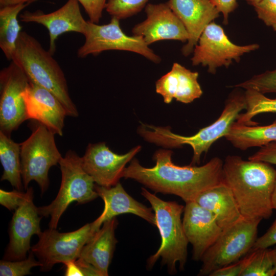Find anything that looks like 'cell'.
Wrapping results in <instances>:
<instances>
[{
  "label": "cell",
  "instance_id": "25",
  "mask_svg": "<svg viewBox=\"0 0 276 276\" xmlns=\"http://www.w3.org/2000/svg\"><path fill=\"white\" fill-rule=\"evenodd\" d=\"M31 3L6 6L0 9V48L6 58L12 60L22 27L19 13Z\"/></svg>",
  "mask_w": 276,
  "mask_h": 276
},
{
  "label": "cell",
  "instance_id": "10",
  "mask_svg": "<svg viewBox=\"0 0 276 276\" xmlns=\"http://www.w3.org/2000/svg\"><path fill=\"white\" fill-rule=\"evenodd\" d=\"M96 232L91 223L67 233L49 228L38 235V241L31 247V251L40 263V270L48 271L57 263L77 260Z\"/></svg>",
  "mask_w": 276,
  "mask_h": 276
},
{
  "label": "cell",
  "instance_id": "13",
  "mask_svg": "<svg viewBox=\"0 0 276 276\" xmlns=\"http://www.w3.org/2000/svg\"><path fill=\"white\" fill-rule=\"evenodd\" d=\"M141 149L137 146L125 154H118L104 142L89 144L81 157L82 166L97 185L111 187L119 182L126 165Z\"/></svg>",
  "mask_w": 276,
  "mask_h": 276
},
{
  "label": "cell",
  "instance_id": "28",
  "mask_svg": "<svg viewBox=\"0 0 276 276\" xmlns=\"http://www.w3.org/2000/svg\"><path fill=\"white\" fill-rule=\"evenodd\" d=\"M251 258L241 276L275 275L270 249H251Z\"/></svg>",
  "mask_w": 276,
  "mask_h": 276
},
{
  "label": "cell",
  "instance_id": "38",
  "mask_svg": "<svg viewBox=\"0 0 276 276\" xmlns=\"http://www.w3.org/2000/svg\"><path fill=\"white\" fill-rule=\"evenodd\" d=\"M275 245H276V218L267 232L257 239L251 249L268 248Z\"/></svg>",
  "mask_w": 276,
  "mask_h": 276
},
{
  "label": "cell",
  "instance_id": "19",
  "mask_svg": "<svg viewBox=\"0 0 276 276\" xmlns=\"http://www.w3.org/2000/svg\"><path fill=\"white\" fill-rule=\"evenodd\" d=\"M168 3L186 28L189 36L181 49L185 56L194 50L206 27L219 16L220 12L210 0H169Z\"/></svg>",
  "mask_w": 276,
  "mask_h": 276
},
{
  "label": "cell",
  "instance_id": "24",
  "mask_svg": "<svg viewBox=\"0 0 276 276\" xmlns=\"http://www.w3.org/2000/svg\"><path fill=\"white\" fill-rule=\"evenodd\" d=\"M224 137L235 147L242 150L261 147L276 141V120L265 126L245 125L234 122Z\"/></svg>",
  "mask_w": 276,
  "mask_h": 276
},
{
  "label": "cell",
  "instance_id": "18",
  "mask_svg": "<svg viewBox=\"0 0 276 276\" xmlns=\"http://www.w3.org/2000/svg\"><path fill=\"white\" fill-rule=\"evenodd\" d=\"M24 98L28 120L36 121L55 134L63 135L67 113L62 103L53 93L30 81L25 92Z\"/></svg>",
  "mask_w": 276,
  "mask_h": 276
},
{
  "label": "cell",
  "instance_id": "20",
  "mask_svg": "<svg viewBox=\"0 0 276 276\" xmlns=\"http://www.w3.org/2000/svg\"><path fill=\"white\" fill-rule=\"evenodd\" d=\"M95 189L104 203L102 214L91 222L96 232L100 229L104 222L123 214H134L156 226L152 208H148L133 198L119 182L111 187L95 185Z\"/></svg>",
  "mask_w": 276,
  "mask_h": 276
},
{
  "label": "cell",
  "instance_id": "5",
  "mask_svg": "<svg viewBox=\"0 0 276 276\" xmlns=\"http://www.w3.org/2000/svg\"><path fill=\"white\" fill-rule=\"evenodd\" d=\"M141 194L149 202L154 212L156 226L161 236V244L157 251L147 260L151 268L160 258L171 274L176 273V264L183 270L187 260L188 240L181 219L185 206L175 201H164L142 188Z\"/></svg>",
  "mask_w": 276,
  "mask_h": 276
},
{
  "label": "cell",
  "instance_id": "11",
  "mask_svg": "<svg viewBox=\"0 0 276 276\" xmlns=\"http://www.w3.org/2000/svg\"><path fill=\"white\" fill-rule=\"evenodd\" d=\"M259 48L257 43L239 45L232 42L222 28L214 21L210 23L201 33L193 50L192 64H201L208 71L215 74L218 68L228 67L234 60L238 62L244 54Z\"/></svg>",
  "mask_w": 276,
  "mask_h": 276
},
{
  "label": "cell",
  "instance_id": "31",
  "mask_svg": "<svg viewBox=\"0 0 276 276\" xmlns=\"http://www.w3.org/2000/svg\"><path fill=\"white\" fill-rule=\"evenodd\" d=\"M234 87L251 89L265 94L276 93V69L254 76L250 79L236 84Z\"/></svg>",
  "mask_w": 276,
  "mask_h": 276
},
{
  "label": "cell",
  "instance_id": "17",
  "mask_svg": "<svg viewBox=\"0 0 276 276\" xmlns=\"http://www.w3.org/2000/svg\"><path fill=\"white\" fill-rule=\"evenodd\" d=\"M182 224L189 243L193 246L192 259L201 260L223 229L214 216L195 201L186 202Z\"/></svg>",
  "mask_w": 276,
  "mask_h": 276
},
{
  "label": "cell",
  "instance_id": "4",
  "mask_svg": "<svg viewBox=\"0 0 276 276\" xmlns=\"http://www.w3.org/2000/svg\"><path fill=\"white\" fill-rule=\"evenodd\" d=\"M246 107L244 93L232 94L225 102L224 109L218 119L191 136L173 133L167 127H156L142 124L139 133L148 142L166 148L179 147L189 145L193 149L191 165L200 163L202 153L207 152L218 139L225 136L240 112Z\"/></svg>",
  "mask_w": 276,
  "mask_h": 276
},
{
  "label": "cell",
  "instance_id": "32",
  "mask_svg": "<svg viewBox=\"0 0 276 276\" xmlns=\"http://www.w3.org/2000/svg\"><path fill=\"white\" fill-rule=\"evenodd\" d=\"M254 8L258 18L276 31V0H261Z\"/></svg>",
  "mask_w": 276,
  "mask_h": 276
},
{
  "label": "cell",
  "instance_id": "12",
  "mask_svg": "<svg viewBox=\"0 0 276 276\" xmlns=\"http://www.w3.org/2000/svg\"><path fill=\"white\" fill-rule=\"evenodd\" d=\"M30 82L12 61L0 72V131L8 136L28 120L24 94Z\"/></svg>",
  "mask_w": 276,
  "mask_h": 276
},
{
  "label": "cell",
  "instance_id": "42",
  "mask_svg": "<svg viewBox=\"0 0 276 276\" xmlns=\"http://www.w3.org/2000/svg\"><path fill=\"white\" fill-rule=\"evenodd\" d=\"M272 204L273 210H276V181L272 194Z\"/></svg>",
  "mask_w": 276,
  "mask_h": 276
},
{
  "label": "cell",
  "instance_id": "3",
  "mask_svg": "<svg viewBox=\"0 0 276 276\" xmlns=\"http://www.w3.org/2000/svg\"><path fill=\"white\" fill-rule=\"evenodd\" d=\"M53 56L36 39L21 31L11 61L31 82L53 93L64 106L67 116L78 117L79 112L70 97L64 74Z\"/></svg>",
  "mask_w": 276,
  "mask_h": 276
},
{
  "label": "cell",
  "instance_id": "2",
  "mask_svg": "<svg viewBox=\"0 0 276 276\" xmlns=\"http://www.w3.org/2000/svg\"><path fill=\"white\" fill-rule=\"evenodd\" d=\"M223 181L231 189L242 216L246 219H268L272 215L276 170L269 164L245 160L228 155L223 164Z\"/></svg>",
  "mask_w": 276,
  "mask_h": 276
},
{
  "label": "cell",
  "instance_id": "23",
  "mask_svg": "<svg viewBox=\"0 0 276 276\" xmlns=\"http://www.w3.org/2000/svg\"><path fill=\"white\" fill-rule=\"evenodd\" d=\"M118 224L116 217L104 222L83 246L78 258L92 265L100 276L108 275V267L118 242L114 234Z\"/></svg>",
  "mask_w": 276,
  "mask_h": 276
},
{
  "label": "cell",
  "instance_id": "8",
  "mask_svg": "<svg viewBox=\"0 0 276 276\" xmlns=\"http://www.w3.org/2000/svg\"><path fill=\"white\" fill-rule=\"evenodd\" d=\"M261 220L243 218L223 230L203 255L198 275H210L213 271L238 261L247 254L258 238V227Z\"/></svg>",
  "mask_w": 276,
  "mask_h": 276
},
{
  "label": "cell",
  "instance_id": "36",
  "mask_svg": "<svg viewBox=\"0 0 276 276\" xmlns=\"http://www.w3.org/2000/svg\"><path fill=\"white\" fill-rule=\"evenodd\" d=\"M250 258V251L244 258L213 271L209 276H241Z\"/></svg>",
  "mask_w": 276,
  "mask_h": 276
},
{
  "label": "cell",
  "instance_id": "7",
  "mask_svg": "<svg viewBox=\"0 0 276 276\" xmlns=\"http://www.w3.org/2000/svg\"><path fill=\"white\" fill-rule=\"evenodd\" d=\"M30 136L20 143L21 173L25 190L35 181L42 194L48 189L51 167L59 164L62 156L56 145L55 134L42 124L33 120L30 123Z\"/></svg>",
  "mask_w": 276,
  "mask_h": 276
},
{
  "label": "cell",
  "instance_id": "21",
  "mask_svg": "<svg viewBox=\"0 0 276 276\" xmlns=\"http://www.w3.org/2000/svg\"><path fill=\"white\" fill-rule=\"evenodd\" d=\"M198 77V72L175 62L171 70L156 82V92L166 103H171L173 99L183 103H191L202 94Z\"/></svg>",
  "mask_w": 276,
  "mask_h": 276
},
{
  "label": "cell",
  "instance_id": "9",
  "mask_svg": "<svg viewBox=\"0 0 276 276\" xmlns=\"http://www.w3.org/2000/svg\"><path fill=\"white\" fill-rule=\"evenodd\" d=\"M83 35L84 43L77 51L79 58L97 55L108 50H119L139 54L155 63L162 60L142 37L126 34L120 27V20L115 17H111L108 24L102 25L87 21Z\"/></svg>",
  "mask_w": 276,
  "mask_h": 276
},
{
  "label": "cell",
  "instance_id": "40",
  "mask_svg": "<svg viewBox=\"0 0 276 276\" xmlns=\"http://www.w3.org/2000/svg\"><path fill=\"white\" fill-rule=\"evenodd\" d=\"M36 0H0V7L15 5L19 4L32 3Z\"/></svg>",
  "mask_w": 276,
  "mask_h": 276
},
{
  "label": "cell",
  "instance_id": "41",
  "mask_svg": "<svg viewBox=\"0 0 276 276\" xmlns=\"http://www.w3.org/2000/svg\"><path fill=\"white\" fill-rule=\"evenodd\" d=\"M270 255L273 264L275 274H276V247L273 249H270Z\"/></svg>",
  "mask_w": 276,
  "mask_h": 276
},
{
  "label": "cell",
  "instance_id": "14",
  "mask_svg": "<svg viewBox=\"0 0 276 276\" xmlns=\"http://www.w3.org/2000/svg\"><path fill=\"white\" fill-rule=\"evenodd\" d=\"M28 196L15 210L9 227V243L3 260L17 261L26 258L31 248L30 241L33 235L41 233V217L33 203V189L28 188Z\"/></svg>",
  "mask_w": 276,
  "mask_h": 276
},
{
  "label": "cell",
  "instance_id": "26",
  "mask_svg": "<svg viewBox=\"0 0 276 276\" xmlns=\"http://www.w3.org/2000/svg\"><path fill=\"white\" fill-rule=\"evenodd\" d=\"M0 160L3 168L1 180H7L15 189H24L21 173L20 145L0 131Z\"/></svg>",
  "mask_w": 276,
  "mask_h": 276
},
{
  "label": "cell",
  "instance_id": "37",
  "mask_svg": "<svg viewBox=\"0 0 276 276\" xmlns=\"http://www.w3.org/2000/svg\"><path fill=\"white\" fill-rule=\"evenodd\" d=\"M248 159L276 165V141L261 147L257 152L248 157Z\"/></svg>",
  "mask_w": 276,
  "mask_h": 276
},
{
  "label": "cell",
  "instance_id": "6",
  "mask_svg": "<svg viewBox=\"0 0 276 276\" xmlns=\"http://www.w3.org/2000/svg\"><path fill=\"white\" fill-rule=\"evenodd\" d=\"M59 164L61 182L58 193L50 204L38 208L41 217H50L49 228L56 229L61 215L72 202L86 203L99 196L95 181L83 169L81 157L75 151L68 150Z\"/></svg>",
  "mask_w": 276,
  "mask_h": 276
},
{
  "label": "cell",
  "instance_id": "15",
  "mask_svg": "<svg viewBox=\"0 0 276 276\" xmlns=\"http://www.w3.org/2000/svg\"><path fill=\"white\" fill-rule=\"evenodd\" d=\"M146 18L135 25L133 35L142 37L147 45L164 40L183 42L189 38L183 24L170 7L168 2L147 4L145 8Z\"/></svg>",
  "mask_w": 276,
  "mask_h": 276
},
{
  "label": "cell",
  "instance_id": "34",
  "mask_svg": "<svg viewBox=\"0 0 276 276\" xmlns=\"http://www.w3.org/2000/svg\"><path fill=\"white\" fill-rule=\"evenodd\" d=\"M28 192L24 193L16 189L7 191L0 189V203L10 211L15 210L28 196Z\"/></svg>",
  "mask_w": 276,
  "mask_h": 276
},
{
  "label": "cell",
  "instance_id": "33",
  "mask_svg": "<svg viewBox=\"0 0 276 276\" xmlns=\"http://www.w3.org/2000/svg\"><path fill=\"white\" fill-rule=\"evenodd\" d=\"M65 267V276H95V269L89 264L80 259L68 261L64 263Z\"/></svg>",
  "mask_w": 276,
  "mask_h": 276
},
{
  "label": "cell",
  "instance_id": "29",
  "mask_svg": "<svg viewBox=\"0 0 276 276\" xmlns=\"http://www.w3.org/2000/svg\"><path fill=\"white\" fill-rule=\"evenodd\" d=\"M149 0H107L105 10L111 16L119 20L139 13L145 8Z\"/></svg>",
  "mask_w": 276,
  "mask_h": 276
},
{
  "label": "cell",
  "instance_id": "30",
  "mask_svg": "<svg viewBox=\"0 0 276 276\" xmlns=\"http://www.w3.org/2000/svg\"><path fill=\"white\" fill-rule=\"evenodd\" d=\"M29 256L24 259L17 261L3 260L0 261L1 276H24L31 274V269L40 266L39 261L36 260L34 254L30 250Z\"/></svg>",
  "mask_w": 276,
  "mask_h": 276
},
{
  "label": "cell",
  "instance_id": "27",
  "mask_svg": "<svg viewBox=\"0 0 276 276\" xmlns=\"http://www.w3.org/2000/svg\"><path fill=\"white\" fill-rule=\"evenodd\" d=\"M246 101V111L240 113L236 122L245 125H256L252 118L255 116L266 112L276 113V99H270L258 91L246 89L244 92Z\"/></svg>",
  "mask_w": 276,
  "mask_h": 276
},
{
  "label": "cell",
  "instance_id": "43",
  "mask_svg": "<svg viewBox=\"0 0 276 276\" xmlns=\"http://www.w3.org/2000/svg\"><path fill=\"white\" fill-rule=\"evenodd\" d=\"M246 2L254 7L258 4L261 0H245Z\"/></svg>",
  "mask_w": 276,
  "mask_h": 276
},
{
  "label": "cell",
  "instance_id": "1",
  "mask_svg": "<svg viewBox=\"0 0 276 276\" xmlns=\"http://www.w3.org/2000/svg\"><path fill=\"white\" fill-rule=\"evenodd\" d=\"M172 151L159 149L153 155L155 165L146 168L133 159L122 177L135 180L157 193L173 194L185 202L194 201L203 191L222 182V160L214 157L201 166H179L172 161Z\"/></svg>",
  "mask_w": 276,
  "mask_h": 276
},
{
  "label": "cell",
  "instance_id": "16",
  "mask_svg": "<svg viewBox=\"0 0 276 276\" xmlns=\"http://www.w3.org/2000/svg\"><path fill=\"white\" fill-rule=\"evenodd\" d=\"M20 18L22 22L39 24L47 29L50 38L48 51L52 55L56 52V41L59 36L70 32L84 35L87 25L77 0H67L59 9L49 13L26 11L20 15Z\"/></svg>",
  "mask_w": 276,
  "mask_h": 276
},
{
  "label": "cell",
  "instance_id": "39",
  "mask_svg": "<svg viewBox=\"0 0 276 276\" xmlns=\"http://www.w3.org/2000/svg\"><path fill=\"white\" fill-rule=\"evenodd\" d=\"M220 13L223 16L224 24L228 23L229 14L238 6L237 0H210Z\"/></svg>",
  "mask_w": 276,
  "mask_h": 276
},
{
  "label": "cell",
  "instance_id": "35",
  "mask_svg": "<svg viewBox=\"0 0 276 276\" xmlns=\"http://www.w3.org/2000/svg\"><path fill=\"white\" fill-rule=\"evenodd\" d=\"M84 9L89 21L98 24L105 9L107 0H77Z\"/></svg>",
  "mask_w": 276,
  "mask_h": 276
},
{
  "label": "cell",
  "instance_id": "22",
  "mask_svg": "<svg viewBox=\"0 0 276 276\" xmlns=\"http://www.w3.org/2000/svg\"><path fill=\"white\" fill-rule=\"evenodd\" d=\"M194 201L214 216L223 230L244 218L231 189L223 180L201 192Z\"/></svg>",
  "mask_w": 276,
  "mask_h": 276
}]
</instances>
